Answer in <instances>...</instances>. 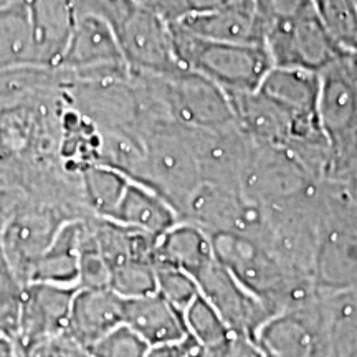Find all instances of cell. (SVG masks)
Returning a JSON list of instances; mask_svg holds the SVG:
<instances>
[{"label": "cell", "mask_w": 357, "mask_h": 357, "mask_svg": "<svg viewBox=\"0 0 357 357\" xmlns=\"http://www.w3.org/2000/svg\"><path fill=\"white\" fill-rule=\"evenodd\" d=\"M185 357H205V351L199 346V347H195V349H192Z\"/></svg>", "instance_id": "obj_41"}, {"label": "cell", "mask_w": 357, "mask_h": 357, "mask_svg": "<svg viewBox=\"0 0 357 357\" xmlns=\"http://www.w3.org/2000/svg\"><path fill=\"white\" fill-rule=\"evenodd\" d=\"M75 13L79 15H96L105 19L116 29L126 15L137 6L134 0H71Z\"/></svg>", "instance_id": "obj_33"}, {"label": "cell", "mask_w": 357, "mask_h": 357, "mask_svg": "<svg viewBox=\"0 0 357 357\" xmlns=\"http://www.w3.org/2000/svg\"><path fill=\"white\" fill-rule=\"evenodd\" d=\"M149 8L169 25L181 24L182 20L194 13L190 0H154Z\"/></svg>", "instance_id": "obj_35"}, {"label": "cell", "mask_w": 357, "mask_h": 357, "mask_svg": "<svg viewBox=\"0 0 357 357\" xmlns=\"http://www.w3.org/2000/svg\"><path fill=\"white\" fill-rule=\"evenodd\" d=\"M83 231L84 222L66 220L35 261L29 283L78 287L79 243Z\"/></svg>", "instance_id": "obj_20"}, {"label": "cell", "mask_w": 357, "mask_h": 357, "mask_svg": "<svg viewBox=\"0 0 357 357\" xmlns=\"http://www.w3.org/2000/svg\"><path fill=\"white\" fill-rule=\"evenodd\" d=\"M199 291L211 303L230 331L255 341L258 329L270 318L271 311L247 291L217 260L195 278Z\"/></svg>", "instance_id": "obj_11"}, {"label": "cell", "mask_w": 357, "mask_h": 357, "mask_svg": "<svg viewBox=\"0 0 357 357\" xmlns=\"http://www.w3.org/2000/svg\"><path fill=\"white\" fill-rule=\"evenodd\" d=\"M265 48L273 66L300 68L318 75L339 56L347 55L326 32L314 8L287 24L266 26Z\"/></svg>", "instance_id": "obj_7"}, {"label": "cell", "mask_w": 357, "mask_h": 357, "mask_svg": "<svg viewBox=\"0 0 357 357\" xmlns=\"http://www.w3.org/2000/svg\"><path fill=\"white\" fill-rule=\"evenodd\" d=\"M312 284L326 294L357 288V202L337 182L321 184Z\"/></svg>", "instance_id": "obj_2"}, {"label": "cell", "mask_w": 357, "mask_h": 357, "mask_svg": "<svg viewBox=\"0 0 357 357\" xmlns=\"http://www.w3.org/2000/svg\"><path fill=\"white\" fill-rule=\"evenodd\" d=\"M126 174L106 164L93 162L82 169V190L98 218H111L129 184Z\"/></svg>", "instance_id": "obj_23"}, {"label": "cell", "mask_w": 357, "mask_h": 357, "mask_svg": "<svg viewBox=\"0 0 357 357\" xmlns=\"http://www.w3.org/2000/svg\"><path fill=\"white\" fill-rule=\"evenodd\" d=\"M56 70L89 79L121 78L123 71H129L114 29L96 15L77 17L68 47Z\"/></svg>", "instance_id": "obj_10"}, {"label": "cell", "mask_w": 357, "mask_h": 357, "mask_svg": "<svg viewBox=\"0 0 357 357\" xmlns=\"http://www.w3.org/2000/svg\"><path fill=\"white\" fill-rule=\"evenodd\" d=\"M155 283L160 296L182 312L200 294L197 281L189 273L160 263H155Z\"/></svg>", "instance_id": "obj_30"}, {"label": "cell", "mask_w": 357, "mask_h": 357, "mask_svg": "<svg viewBox=\"0 0 357 357\" xmlns=\"http://www.w3.org/2000/svg\"><path fill=\"white\" fill-rule=\"evenodd\" d=\"M78 287L26 283L15 342L22 357H33L63 337L71 301Z\"/></svg>", "instance_id": "obj_9"}, {"label": "cell", "mask_w": 357, "mask_h": 357, "mask_svg": "<svg viewBox=\"0 0 357 357\" xmlns=\"http://www.w3.org/2000/svg\"><path fill=\"white\" fill-rule=\"evenodd\" d=\"M134 2H136L137 6H141V7H146V8H149V7H151V3H153L154 0H134Z\"/></svg>", "instance_id": "obj_42"}, {"label": "cell", "mask_w": 357, "mask_h": 357, "mask_svg": "<svg viewBox=\"0 0 357 357\" xmlns=\"http://www.w3.org/2000/svg\"><path fill=\"white\" fill-rule=\"evenodd\" d=\"M32 30V68L56 70L77 13L71 0H25Z\"/></svg>", "instance_id": "obj_13"}, {"label": "cell", "mask_w": 357, "mask_h": 357, "mask_svg": "<svg viewBox=\"0 0 357 357\" xmlns=\"http://www.w3.org/2000/svg\"><path fill=\"white\" fill-rule=\"evenodd\" d=\"M114 32L129 73L169 75L184 70L176 56L171 25L151 8L136 6Z\"/></svg>", "instance_id": "obj_8"}, {"label": "cell", "mask_w": 357, "mask_h": 357, "mask_svg": "<svg viewBox=\"0 0 357 357\" xmlns=\"http://www.w3.org/2000/svg\"><path fill=\"white\" fill-rule=\"evenodd\" d=\"M108 220L159 238L178 222V213L158 192L136 181H129L123 199Z\"/></svg>", "instance_id": "obj_19"}, {"label": "cell", "mask_w": 357, "mask_h": 357, "mask_svg": "<svg viewBox=\"0 0 357 357\" xmlns=\"http://www.w3.org/2000/svg\"><path fill=\"white\" fill-rule=\"evenodd\" d=\"M258 91L293 119L291 131L319 126L318 73L287 66H271Z\"/></svg>", "instance_id": "obj_14"}, {"label": "cell", "mask_w": 357, "mask_h": 357, "mask_svg": "<svg viewBox=\"0 0 357 357\" xmlns=\"http://www.w3.org/2000/svg\"><path fill=\"white\" fill-rule=\"evenodd\" d=\"M265 26L287 24L312 8V0H253Z\"/></svg>", "instance_id": "obj_32"}, {"label": "cell", "mask_w": 357, "mask_h": 357, "mask_svg": "<svg viewBox=\"0 0 357 357\" xmlns=\"http://www.w3.org/2000/svg\"><path fill=\"white\" fill-rule=\"evenodd\" d=\"M312 8L339 50L357 55L356 0H312Z\"/></svg>", "instance_id": "obj_24"}, {"label": "cell", "mask_w": 357, "mask_h": 357, "mask_svg": "<svg viewBox=\"0 0 357 357\" xmlns=\"http://www.w3.org/2000/svg\"><path fill=\"white\" fill-rule=\"evenodd\" d=\"M205 357H265L253 339L231 334L225 342L205 351Z\"/></svg>", "instance_id": "obj_34"}, {"label": "cell", "mask_w": 357, "mask_h": 357, "mask_svg": "<svg viewBox=\"0 0 357 357\" xmlns=\"http://www.w3.org/2000/svg\"><path fill=\"white\" fill-rule=\"evenodd\" d=\"M32 68V30L25 0L0 8V73Z\"/></svg>", "instance_id": "obj_22"}, {"label": "cell", "mask_w": 357, "mask_h": 357, "mask_svg": "<svg viewBox=\"0 0 357 357\" xmlns=\"http://www.w3.org/2000/svg\"><path fill=\"white\" fill-rule=\"evenodd\" d=\"M177 25L200 38L213 40V42L265 47L266 26L257 13L253 0L194 13Z\"/></svg>", "instance_id": "obj_16"}, {"label": "cell", "mask_w": 357, "mask_h": 357, "mask_svg": "<svg viewBox=\"0 0 357 357\" xmlns=\"http://www.w3.org/2000/svg\"><path fill=\"white\" fill-rule=\"evenodd\" d=\"M25 283L17 276L0 250V331L15 339Z\"/></svg>", "instance_id": "obj_28"}, {"label": "cell", "mask_w": 357, "mask_h": 357, "mask_svg": "<svg viewBox=\"0 0 357 357\" xmlns=\"http://www.w3.org/2000/svg\"><path fill=\"white\" fill-rule=\"evenodd\" d=\"M123 324L149 346L176 342L187 336L184 312L167 303L158 291L124 300Z\"/></svg>", "instance_id": "obj_18"}, {"label": "cell", "mask_w": 357, "mask_h": 357, "mask_svg": "<svg viewBox=\"0 0 357 357\" xmlns=\"http://www.w3.org/2000/svg\"><path fill=\"white\" fill-rule=\"evenodd\" d=\"M53 347H55L58 357H93L86 349L73 344L65 337H60L56 342H53Z\"/></svg>", "instance_id": "obj_37"}, {"label": "cell", "mask_w": 357, "mask_h": 357, "mask_svg": "<svg viewBox=\"0 0 357 357\" xmlns=\"http://www.w3.org/2000/svg\"><path fill=\"white\" fill-rule=\"evenodd\" d=\"M66 220L42 205H22L0 230V250L15 271L26 284L30 271L48 247L52 238Z\"/></svg>", "instance_id": "obj_12"}, {"label": "cell", "mask_w": 357, "mask_h": 357, "mask_svg": "<svg viewBox=\"0 0 357 357\" xmlns=\"http://www.w3.org/2000/svg\"><path fill=\"white\" fill-rule=\"evenodd\" d=\"M109 288L129 300L158 291L154 260H126L109 270Z\"/></svg>", "instance_id": "obj_27"}, {"label": "cell", "mask_w": 357, "mask_h": 357, "mask_svg": "<svg viewBox=\"0 0 357 357\" xmlns=\"http://www.w3.org/2000/svg\"><path fill=\"white\" fill-rule=\"evenodd\" d=\"M341 293L344 294L347 305H349L352 312H354L356 318H357V288H354V289H347V291H341Z\"/></svg>", "instance_id": "obj_39"}, {"label": "cell", "mask_w": 357, "mask_h": 357, "mask_svg": "<svg viewBox=\"0 0 357 357\" xmlns=\"http://www.w3.org/2000/svg\"><path fill=\"white\" fill-rule=\"evenodd\" d=\"M229 96L236 128L255 144L284 147L291 136L293 119L260 91Z\"/></svg>", "instance_id": "obj_17"}, {"label": "cell", "mask_w": 357, "mask_h": 357, "mask_svg": "<svg viewBox=\"0 0 357 357\" xmlns=\"http://www.w3.org/2000/svg\"><path fill=\"white\" fill-rule=\"evenodd\" d=\"M215 260L271 314L312 291L311 280L293 271L271 248L230 231H207Z\"/></svg>", "instance_id": "obj_1"}, {"label": "cell", "mask_w": 357, "mask_h": 357, "mask_svg": "<svg viewBox=\"0 0 357 357\" xmlns=\"http://www.w3.org/2000/svg\"><path fill=\"white\" fill-rule=\"evenodd\" d=\"M318 119L328 144V181L344 184L357 171V55H342L319 73Z\"/></svg>", "instance_id": "obj_3"}, {"label": "cell", "mask_w": 357, "mask_h": 357, "mask_svg": "<svg viewBox=\"0 0 357 357\" xmlns=\"http://www.w3.org/2000/svg\"><path fill=\"white\" fill-rule=\"evenodd\" d=\"M78 288H109V266L102 257L91 225L84 223L79 243Z\"/></svg>", "instance_id": "obj_29"}, {"label": "cell", "mask_w": 357, "mask_h": 357, "mask_svg": "<svg viewBox=\"0 0 357 357\" xmlns=\"http://www.w3.org/2000/svg\"><path fill=\"white\" fill-rule=\"evenodd\" d=\"M33 357H58V356L55 352V347H53V344H52V346L45 347V349H42L40 352H37Z\"/></svg>", "instance_id": "obj_40"}, {"label": "cell", "mask_w": 357, "mask_h": 357, "mask_svg": "<svg viewBox=\"0 0 357 357\" xmlns=\"http://www.w3.org/2000/svg\"><path fill=\"white\" fill-rule=\"evenodd\" d=\"M181 68L211 79L227 95L257 91L270 71L271 58L263 45L213 42L171 25Z\"/></svg>", "instance_id": "obj_4"}, {"label": "cell", "mask_w": 357, "mask_h": 357, "mask_svg": "<svg viewBox=\"0 0 357 357\" xmlns=\"http://www.w3.org/2000/svg\"><path fill=\"white\" fill-rule=\"evenodd\" d=\"M328 294L314 288L270 316L258 329L255 342L270 357H328Z\"/></svg>", "instance_id": "obj_6"}, {"label": "cell", "mask_w": 357, "mask_h": 357, "mask_svg": "<svg viewBox=\"0 0 357 357\" xmlns=\"http://www.w3.org/2000/svg\"><path fill=\"white\" fill-rule=\"evenodd\" d=\"M265 357H270V356H265Z\"/></svg>", "instance_id": "obj_44"}, {"label": "cell", "mask_w": 357, "mask_h": 357, "mask_svg": "<svg viewBox=\"0 0 357 357\" xmlns=\"http://www.w3.org/2000/svg\"><path fill=\"white\" fill-rule=\"evenodd\" d=\"M329 354L328 357H357V318L344 294H328Z\"/></svg>", "instance_id": "obj_26"}, {"label": "cell", "mask_w": 357, "mask_h": 357, "mask_svg": "<svg viewBox=\"0 0 357 357\" xmlns=\"http://www.w3.org/2000/svg\"><path fill=\"white\" fill-rule=\"evenodd\" d=\"M12 2H17V0H0V8L8 6V3H12Z\"/></svg>", "instance_id": "obj_43"}, {"label": "cell", "mask_w": 357, "mask_h": 357, "mask_svg": "<svg viewBox=\"0 0 357 357\" xmlns=\"http://www.w3.org/2000/svg\"><path fill=\"white\" fill-rule=\"evenodd\" d=\"M195 347H199V344L194 341V337L187 334V336L184 339H181V341L149 346V349L146 352V357H185L192 349H195Z\"/></svg>", "instance_id": "obj_36"}, {"label": "cell", "mask_w": 357, "mask_h": 357, "mask_svg": "<svg viewBox=\"0 0 357 357\" xmlns=\"http://www.w3.org/2000/svg\"><path fill=\"white\" fill-rule=\"evenodd\" d=\"M321 184L288 149L255 142L240 176L245 197L268 211L310 204L318 197Z\"/></svg>", "instance_id": "obj_5"}, {"label": "cell", "mask_w": 357, "mask_h": 357, "mask_svg": "<svg viewBox=\"0 0 357 357\" xmlns=\"http://www.w3.org/2000/svg\"><path fill=\"white\" fill-rule=\"evenodd\" d=\"M124 300L111 288H78L63 337L83 349L123 324Z\"/></svg>", "instance_id": "obj_15"}, {"label": "cell", "mask_w": 357, "mask_h": 357, "mask_svg": "<svg viewBox=\"0 0 357 357\" xmlns=\"http://www.w3.org/2000/svg\"><path fill=\"white\" fill-rule=\"evenodd\" d=\"M342 185H344V189L347 190V194H349L351 197L357 202V171L352 174V176L347 178V181Z\"/></svg>", "instance_id": "obj_38"}, {"label": "cell", "mask_w": 357, "mask_h": 357, "mask_svg": "<svg viewBox=\"0 0 357 357\" xmlns=\"http://www.w3.org/2000/svg\"><path fill=\"white\" fill-rule=\"evenodd\" d=\"M356 2H357V0H356Z\"/></svg>", "instance_id": "obj_45"}, {"label": "cell", "mask_w": 357, "mask_h": 357, "mask_svg": "<svg viewBox=\"0 0 357 357\" xmlns=\"http://www.w3.org/2000/svg\"><path fill=\"white\" fill-rule=\"evenodd\" d=\"M147 349L149 344L126 324L118 326L106 336L98 339L95 344L86 347L93 357H146Z\"/></svg>", "instance_id": "obj_31"}, {"label": "cell", "mask_w": 357, "mask_h": 357, "mask_svg": "<svg viewBox=\"0 0 357 357\" xmlns=\"http://www.w3.org/2000/svg\"><path fill=\"white\" fill-rule=\"evenodd\" d=\"M184 323L187 334L194 337V341L204 351L213 349L225 342L231 334L230 328L225 324L218 312L213 310L202 294H199L184 311Z\"/></svg>", "instance_id": "obj_25"}, {"label": "cell", "mask_w": 357, "mask_h": 357, "mask_svg": "<svg viewBox=\"0 0 357 357\" xmlns=\"http://www.w3.org/2000/svg\"><path fill=\"white\" fill-rule=\"evenodd\" d=\"M215 260L207 231L190 222L178 220L159 236L154 248V263L169 265L197 278Z\"/></svg>", "instance_id": "obj_21"}]
</instances>
